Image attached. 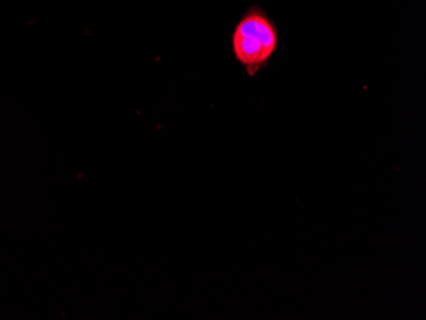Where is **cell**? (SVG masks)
Wrapping results in <instances>:
<instances>
[{
    "label": "cell",
    "instance_id": "obj_1",
    "mask_svg": "<svg viewBox=\"0 0 426 320\" xmlns=\"http://www.w3.org/2000/svg\"><path fill=\"white\" fill-rule=\"evenodd\" d=\"M278 45L277 25L268 12L258 4L244 12L231 34L234 56L251 78L270 64Z\"/></svg>",
    "mask_w": 426,
    "mask_h": 320
}]
</instances>
